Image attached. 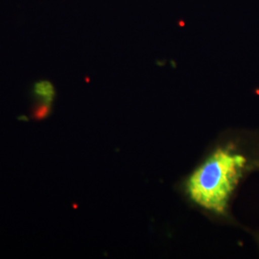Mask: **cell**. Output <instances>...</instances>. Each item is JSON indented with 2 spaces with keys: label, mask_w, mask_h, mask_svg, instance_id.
Segmentation results:
<instances>
[{
  "label": "cell",
  "mask_w": 259,
  "mask_h": 259,
  "mask_svg": "<svg viewBox=\"0 0 259 259\" xmlns=\"http://www.w3.org/2000/svg\"><path fill=\"white\" fill-rule=\"evenodd\" d=\"M250 160L233 145L215 149L185 182L188 198L209 212L224 215Z\"/></svg>",
  "instance_id": "6da1fadb"
},
{
  "label": "cell",
  "mask_w": 259,
  "mask_h": 259,
  "mask_svg": "<svg viewBox=\"0 0 259 259\" xmlns=\"http://www.w3.org/2000/svg\"><path fill=\"white\" fill-rule=\"evenodd\" d=\"M55 94V88L53 83L49 81L41 80L34 84L33 96L35 99L54 102Z\"/></svg>",
  "instance_id": "7a4b0ae2"
},
{
  "label": "cell",
  "mask_w": 259,
  "mask_h": 259,
  "mask_svg": "<svg viewBox=\"0 0 259 259\" xmlns=\"http://www.w3.org/2000/svg\"><path fill=\"white\" fill-rule=\"evenodd\" d=\"M52 106L53 102L35 99V104L32 110V117L37 121L46 119L52 112Z\"/></svg>",
  "instance_id": "3957f363"
}]
</instances>
